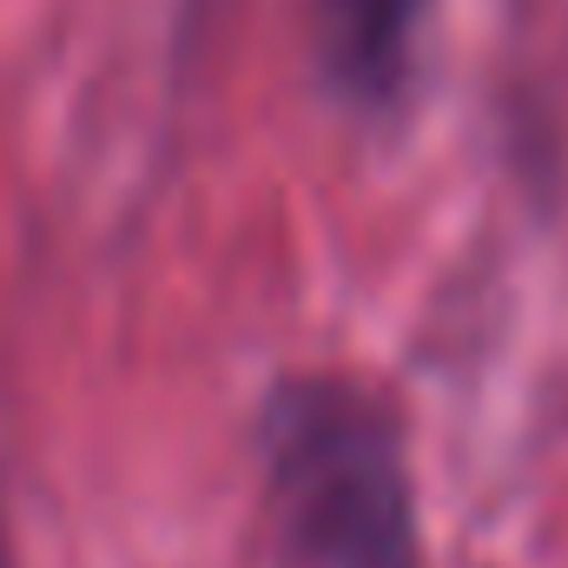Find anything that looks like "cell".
Segmentation results:
<instances>
[{
  "label": "cell",
  "mask_w": 568,
  "mask_h": 568,
  "mask_svg": "<svg viewBox=\"0 0 568 568\" xmlns=\"http://www.w3.org/2000/svg\"><path fill=\"white\" fill-rule=\"evenodd\" d=\"M424 20L429 0H311V47L331 100L364 120L397 113L417 80Z\"/></svg>",
  "instance_id": "obj_2"
},
{
  "label": "cell",
  "mask_w": 568,
  "mask_h": 568,
  "mask_svg": "<svg viewBox=\"0 0 568 568\" xmlns=\"http://www.w3.org/2000/svg\"><path fill=\"white\" fill-rule=\"evenodd\" d=\"M0 568H20V556H13V523H7V496H0Z\"/></svg>",
  "instance_id": "obj_3"
},
{
  "label": "cell",
  "mask_w": 568,
  "mask_h": 568,
  "mask_svg": "<svg viewBox=\"0 0 568 568\" xmlns=\"http://www.w3.org/2000/svg\"><path fill=\"white\" fill-rule=\"evenodd\" d=\"M272 568H429L410 424L357 371H278L258 404Z\"/></svg>",
  "instance_id": "obj_1"
}]
</instances>
